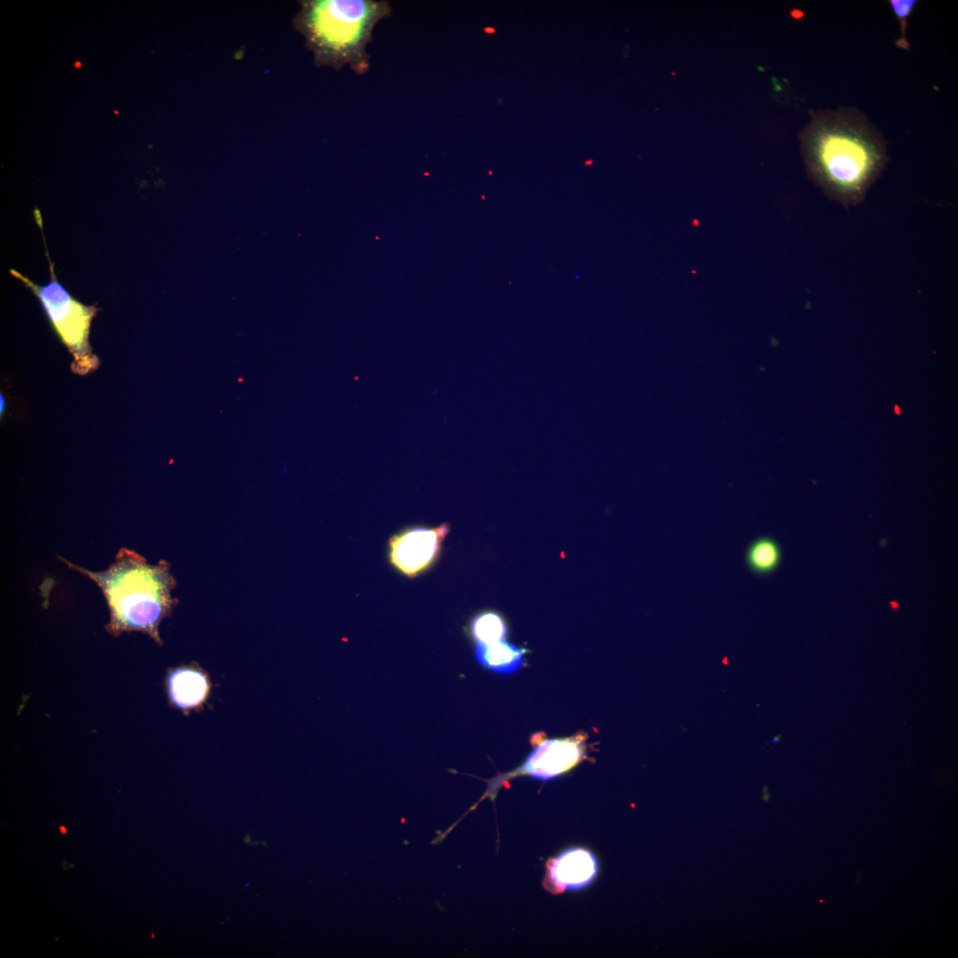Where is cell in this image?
Masks as SVG:
<instances>
[{"instance_id":"6da1fadb","label":"cell","mask_w":958,"mask_h":958,"mask_svg":"<svg viewBox=\"0 0 958 958\" xmlns=\"http://www.w3.org/2000/svg\"><path fill=\"white\" fill-rule=\"evenodd\" d=\"M801 141L813 181L847 206L863 200L886 162L883 138L855 108L813 114Z\"/></svg>"},{"instance_id":"7a4b0ae2","label":"cell","mask_w":958,"mask_h":958,"mask_svg":"<svg viewBox=\"0 0 958 958\" xmlns=\"http://www.w3.org/2000/svg\"><path fill=\"white\" fill-rule=\"evenodd\" d=\"M58 558L100 588L110 610L106 625L110 633L137 631L161 643L160 624L176 604L172 597L176 580L168 562L149 564L139 554L121 548L107 569L93 572Z\"/></svg>"},{"instance_id":"3957f363","label":"cell","mask_w":958,"mask_h":958,"mask_svg":"<svg viewBox=\"0 0 958 958\" xmlns=\"http://www.w3.org/2000/svg\"><path fill=\"white\" fill-rule=\"evenodd\" d=\"M390 13L387 1L312 0L302 4L298 26L318 66L349 64L363 75L370 67L366 45L372 32Z\"/></svg>"},{"instance_id":"277c9868","label":"cell","mask_w":958,"mask_h":958,"mask_svg":"<svg viewBox=\"0 0 958 958\" xmlns=\"http://www.w3.org/2000/svg\"><path fill=\"white\" fill-rule=\"evenodd\" d=\"M50 270L51 279L45 286L35 284L14 270H11V273L20 279L40 301L55 333L73 356V373L86 375L100 364L89 342L90 324L98 309L94 305H84L72 297L58 282L51 262Z\"/></svg>"},{"instance_id":"5b68a950","label":"cell","mask_w":958,"mask_h":958,"mask_svg":"<svg viewBox=\"0 0 958 958\" xmlns=\"http://www.w3.org/2000/svg\"><path fill=\"white\" fill-rule=\"evenodd\" d=\"M449 530L444 523L435 528H410L394 535L389 539L391 565L408 577L420 575L438 558Z\"/></svg>"},{"instance_id":"8992f818","label":"cell","mask_w":958,"mask_h":958,"mask_svg":"<svg viewBox=\"0 0 958 958\" xmlns=\"http://www.w3.org/2000/svg\"><path fill=\"white\" fill-rule=\"evenodd\" d=\"M586 736L546 740L530 754L523 766L510 774L523 773L540 780L554 778L579 763L585 755Z\"/></svg>"},{"instance_id":"52a82bcc","label":"cell","mask_w":958,"mask_h":958,"mask_svg":"<svg viewBox=\"0 0 958 958\" xmlns=\"http://www.w3.org/2000/svg\"><path fill=\"white\" fill-rule=\"evenodd\" d=\"M598 864L594 855L583 848H571L555 858L549 867L552 882L561 890H577L595 877Z\"/></svg>"},{"instance_id":"ba28073f","label":"cell","mask_w":958,"mask_h":958,"mask_svg":"<svg viewBox=\"0 0 958 958\" xmlns=\"http://www.w3.org/2000/svg\"><path fill=\"white\" fill-rule=\"evenodd\" d=\"M209 691L207 677L200 671L183 668L173 671L169 678V693L172 702L183 710L202 703Z\"/></svg>"},{"instance_id":"9c48e42d","label":"cell","mask_w":958,"mask_h":958,"mask_svg":"<svg viewBox=\"0 0 958 958\" xmlns=\"http://www.w3.org/2000/svg\"><path fill=\"white\" fill-rule=\"evenodd\" d=\"M475 655L481 665L500 674L514 673L523 661V650L504 640L492 643L477 642Z\"/></svg>"},{"instance_id":"30bf717a","label":"cell","mask_w":958,"mask_h":958,"mask_svg":"<svg viewBox=\"0 0 958 958\" xmlns=\"http://www.w3.org/2000/svg\"><path fill=\"white\" fill-rule=\"evenodd\" d=\"M781 561V549L775 540L759 538L753 541L746 553L749 568L757 574H767L774 570Z\"/></svg>"},{"instance_id":"8fae6325","label":"cell","mask_w":958,"mask_h":958,"mask_svg":"<svg viewBox=\"0 0 958 958\" xmlns=\"http://www.w3.org/2000/svg\"><path fill=\"white\" fill-rule=\"evenodd\" d=\"M471 632L477 642L492 643L504 640L507 630L499 614L484 612L474 618Z\"/></svg>"},{"instance_id":"7c38bea8","label":"cell","mask_w":958,"mask_h":958,"mask_svg":"<svg viewBox=\"0 0 958 958\" xmlns=\"http://www.w3.org/2000/svg\"><path fill=\"white\" fill-rule=\"evenodd\" d=\"M915 3H916V1H914V0H906V1H904V0H891V6L893 8V11H894V12L896 13L898 19L900 21V26H901V30H902V39L900 41H899L897 43V44H898L899 47H901L903 49H907L909 46V44L906 41L905 31H906V25H907V17L910 14V12H911L914 5L915 4Z\"/></svg>"},{"instance_id":"4fadbf2b","label":"cell","mask_w":958,"mask_h":958,"mask_svg":"<svg viewBox=\"0 0 958 958\" xmlns=\"http://www.w3.org/2000/svg\"><path fill=\"white\" fill-rule=\"evenodd\" d=\"M791 15L794 19H800L803 17L804 13L800 10H793Z\"/></svg>"},{"instance_id":"5bb4252c","label":"cell","mask_w":958,"mask_h":958,"mask_svg":"<svg viewBox=\"0 0 958 958\" xmlns=\"http://www.w3.org/2000/svg\"><path fill=\"white\" fill-rule=\"evenodd\" d=\"M4 406H5L4 397L1 395V409H0L1 413L3 412V407L4 408Z\"/></svg>"},{"instance_id":"9a60e30c","label":"cell","mask_w":958,"mask_h":958,"mask_svg":"<svg viewBox=\"0 0 958 958\" xmlns=\"http://www.w3.org/2000/svg\"><path fill=\"white\" fill-rule=\"evenodd\" d=\"M59 830H60V831L62 832V834H66V833H67V829L65 828V827H64V826H60V827H59Z\"/></svg>"},{"instance_id":"2e32d148","label":"cell","mask_w":958,"mask_h":958,"mask_svg":"<svg viewBox=\"0 0 958 958\" xmlns=\"http://www.w3.org/2000/svg\"><path fill=\"white\" fill-rule=\"evenodd\" d=\"M81 67V63H79L78 61H76V62H75V67Z\"/></svg>"}]
</instances>
